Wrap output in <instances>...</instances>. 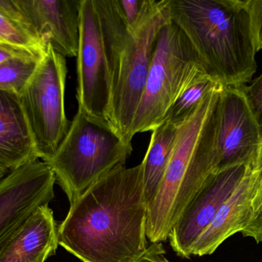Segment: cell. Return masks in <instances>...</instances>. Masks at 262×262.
I'll return each mask as SVG.
<instances>
[{
    "instance_id": "cell-20",
    "label": "cell",
    "mask_w": 262,
    "mask_h": 262,
    "mask_svg": "<svg viewBox=\"0 0 262 262\" xmlns=\"http://www.w3.org/2000/svg\"><path fill=\"white\" fill-rule=\"evenodd\" d=\"M249 14L251 32L255 52L262 49V0H244Z\"/></svg>"
},
{
    "instance_id": "cell-14",
    "label": "cell",
    "mask_w": 262,
    "mask_h": 262,
    "mask_svg": "<svg viewBox=\"0 0 262 262\" xmlns=\"http://www.w3.org/2000/svg\"><path fill=\"white\" fill-rule=\"evenodd\" d=\"M37 160L18 95L0 90V169L9 172Z\"/></svg>"
},
{
    "instance_id": "cell-8",
    "label": "cell",
    "mask_w": 262,
    "mask_h": 262,
    "mask_svg": "<svg viewBox=\"0 0 262 262\" xmlns=\"http://www.w3.org/2000/svg\"><path fill=\"white\" fill-rule=\"evenodd\" d=\"M77 75L78 109L111 125L110 72L94 0H81Z\"/></svg>"
},
{
    "instance_id": "cell-16",
    "label": "cell",
    "mask_w": 262,
    "mask_h": 262,
    "mask_svg": "<svg viewBox=\"0 0 262 262\" xmlns=\"http://www.w3.org/2000/svg\"><path fill=\"white\" fill-rule=\"evenodd\" d=\"M176 135L177 126L168 120L152 131L147 151L141 163L145 199L148 207L160 189L172 155Z\"/></svg>"
},
{
    "instance_id": "cell-5",
    "label": "cell",
    "mask_w": 262,
    "mask_h": 262,
    "mask_svg": "<svg viewBox=\"0 0 262 262\" xmlns=\"http://www.w3.org/2000/svg\"><path fill=\"white\" fill-rule=\"evenodd\" d=\"M109 123L94 119L78 109L67 135L46 161L71 205L104 175L124 166L132 153Z\"/></svg>"
},
{
    "instance_id": "cell-4",
    "label": "cell",
    "mask_w": 262,
    "mask_h": 262,
    "mask_svg": "<svg viewBox=\"0 0 262 262\" xmlns=\"http://www.w3.org/2000/svg\"><path fill=\"white\" fill-rule=\"evenodd\" d=\"M99 18L111 78L110 123L132 144L130 129L146 85L157 38L169 21L168 0L141 26L131 32L118 0H94Z\"/></svg>"
},
{
    "instance_id": "cell-13",
    "label": "cell",
    "mask_w": 262,
    "mask_h": 262,
    "mask_svg": "<svg viewBox=\"0 0 262 262\" xmlns=\"http://www.w3.org/2000/svg\"><path fill=\"white\" fill-rule=\"evenodd\" d=\"M255 180V173L251 166L212 223L194 243L191 256L212 255L229 237L245 229L253 215Z\"/></svg>"
},
{
    "instance_id": "cell-3",
    "label": "cell",
    "mask_w": 262,
    "mask_h": 262,
    "mask_svg": "<svg viewBox=\"0 0 262 262\" xmlns=\"http://www.w3.org/2000/svg\"><path fill=\"white\" fill-rule=\"evenodd\" d=\"M207 75L223 87L243 86L256 72L249 14L241 0H168Z\"/></svg>"
},
{
    "instance_id": "cell-25",
    "label": "cell",
    "mask_w": 262,
    "mask_h": 262,
    "mask_svg": "<svg viewBox=\"0 0 262 262\" xmlns=\"http://www.w3.org/2000/svg\"><path fill=\"white\" fill-rule=\"evenodd\" d=\"M166 251L161 243H154L148 246L146 252L134 262H169L165 257Z\"/></svg>"
},
{
    "instance_id": "cell-11",
    "label": "cell",
    "mask_w": 262,
    "mask_h": 262,
    "mask_svg": "<svg viewBox=\"0 0 262 262\" xmlns=\"http://www.w3.org/2000/svg\"><path fill=\"white\" fill-rule=\"evenodd\" d=\"M243 86L223 87L218 104V169L252 167L261 142L258 125Z\"/></svg>"
},
{
    "instance_id": "cell-7",
    "label": "cell",
    "mask_w": 262,
    "mask_h": 262,
    "mask_svg": "<svg viewBox=\"0 0 262 262\" xmlns=\"http://www.w3.org/2000/svg\"><path fill=\"white\" fill-rule=\"evenodd\" d=\"M68 69L66 58L49 44L18 99L38 158H52L69 132L64 107Z\"/></svg>"
},
{
    "instance_id": "cell-23",
    "label": "cell",
    "mask_w": 262,
    "mask_h": 262,
    "mask_svg": "<svg viewBox=\"0 0 262 262\" xmlns=\"http://www.w3.org/2000/svg\"><path fill=\"white\" fill-rule=\"evenodd\" d=\"M45 52H35L0 42V63L19 57L43 56Z\"/></svg>"
},
{
    "instance_id": "cell-1",
    "label": "cell",
    "mask_w": 262,
    "mask_h": 262,
    "mask_svg": "<svg viewBox=\"0 0 262 262\" xmlns=\"http://www.w3.org/2000/svg\"><path fill=\"white\" fill-rule=\"evenodd\" d=\"M143 166L114 169L86 190L58 225V243L82 262H134L146 252Z\"/></svg>"
},
{
    "instance_id": "cell-12",
    "label": "cell",
    "mask_w": 262,
    "mask_h": 262,
    "mask_svg": "<svg viewBox=\"0 0 262 262\" xmlns=\"http://www.w3.org/2000/svg\"><path fill=\"white\" fill-rule=\"evenodd\" d=\"M19 21L60 55L77 57L81 0H15Z\"/></svg>"
},
{
    "instance_id": "cell-6",
    "label": "cell",
    "mask_w": 262,
    "mask_h": 262,
    "mask_svg": "<svg viewBox=\"0 0 262 262\" xmlns=\"http://www.w3.org/2000/svg\"><path fill=\"white\" fill-rule=\"evenodd\" d=\"M207 74L194 48L170 18L160 29L146 85L130 129V137L152 132L195 78Z\"/></svg>"
},
{
    "instance_id": "cell-21",
    "label": "cell",
    "mask_w": 262,
    "mask_h": 262,
    "mask_svg": "<svg viewBox=\"0 0 262 262\" xmlns=\"http://www.w3.org/2000/svg\"><path fill=\"white\" fill-rule=\"evenodd\" d=\"M249 106L262 129V73L249 86H243Z\"/></svg>"
},
{
    "instance_id": "cell-10",
    "label": "cell",
    "mask_w": 262,
    "mask_h": 262,
    "mask_svg": "<svg viewBox=\"0 0 262 262\" xmlns=\"http://www.w3.org/2000/svg\"><path fill=\"white\" fill-rule=\"evenodd\" d=\"M250 167L238 165L217 169L206 178L169 233L171 247L178 256L191 257L194 243L212 223Z\"/></svg>"
},
{
    "instance_id": "cell-18",
    "label": "cell",
    "mask_w": 262,
    "mask_h": 262,
    "mask_svg": "<svg viewBox=\"0 0 262 262\" xmlns=\"http://www.w3.org/2000/svg\"><path fill=\"white\" fill-rule=\"evenodd\" d=\"M43 56L19 57L0 63V90L20 93Z\"/></svg>"
},
{
    "instance_id": "cell-19",
    "label": "cell",
    "mask_w": 262,
    "mask_h": 262,
    "mask_svg": "<svg viewBox=\"0 0 262 262\" xmlns=\"http://www.w3.org/2000/svg\"><path fill=\"white\" fill-rule=\"evenodd\" d=\"M0 42L40 52H46L49 46L34 35L24 25L1 11Z\"/></svg>"
},
{
    "instance_id": "cell-17",
    "label": "cell",
    "mask_w": 262,
    "mask_h": 262,
    "mask_svg": "<svg viewBox=\"0 0 262 262\" xmlns=\"http://www.w3.org/2000/svg\"><path fill=\"white\" fill-rule=\"evenodd\" d=\"M220 86L207 74H203L189 85L168 111L166 119L177 126L187 118L192 111L215 87Z\"/></svg>"
},
{
    "instance_id": "cell-9",
    "label": "cell",
    "mask_w": 262,
    "mask_h": 262,
    "mask_svg": "<svg viewBox=\"0 0 262 262\" xmlns=\"http://www.w3.org/2000/svg\"><path fill=\"white\" fill-rule=\"evenodd\" d=\"M55 174L46 162L28 163L0 179V253L39 208L55 197Z\"/></svg>"
},
{
    "instance_id": "cell-22",
    "label": "cell",
    "mask_w": 262,
    "mask_h": 262,
    "mask_svg": "<svg viewBox=\"0 0 262 262\" xmlns=\"http://www.w3.org/2000/svg\"><path fill=\"white\" fill-rule=\"evenodd\" d=\"M252 170L255 173V177L253 201H252L253 212H255L258 206L262 203V133L259 148H258L256 158H255L253 166H252Z\"/></svg>"
},
{
    "instance_id": "cell-2",
    "label": "cell",
    "mask_w": 262,
    "mask_h": 262,
    "mask_svg": "<svg viewBox=\"0 0 262 262\" xmlns=\"http://www.w3.org/2000/svg\"><path fill=\"white\" fill-rule=\"evenodd\" d=\"M223 89L215 87L177 126L170 159L148 207L146 238L152 244L169 238L188 203L218 169V104Z\"/></svg>"
},
{
    "instance_id": "cell-15",
    "label": "cell",
    "mask_w": 262,
    "mask_h": 262,
    "mask_svg": "<svg viewBox=\"0 0 262 262\" xmlns=\"http://www.w3.org/2000/svg\"><path fill=\"white\" fill-rule=\"evenodd\" d=\"M58 226L49 206L39 208L0 253V262H46L56 253Z\"/></svg>"
},
{
    "instance_id": "cell-24",
    "label": "cell",
    "mask_w": 262,
    "mask_h": 262,
    "mask_svg": "<svg viewBox=\"0 0 262 262\" xmlns=\"http://www.w3.org/2000/svg\"><path fill=\"white\" fill-rule=\"evenodd\" d=\"M243 236L250 237L255 241H262V203L255 211L247 226L241 232Z\"/></svg>"
}]
</instances>
